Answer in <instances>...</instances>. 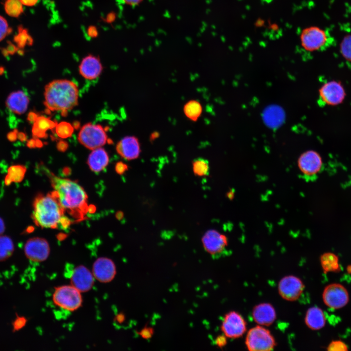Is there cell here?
I'll use <instances>...</instances> for the list:
<instances>
[{
    "instance_id": "cell-44",
    "label": "cell",
    "mask_w": 351,
    "mask_h": 351,
    "mask_svg": "<svg viewBox=\"0 0 351 351\" xmlns=\"http://www.w3.org/2000/svg\"><path fill=\"white\" fill-rule=\"evenodd\" d=\"M18 132L15 131L10 132L7 135V138L11 141H14L18 138Z\"/></svg>"
},
{
    "instance_id": "cell-32",
    "label": "cell",
    "mask_w": 351,
    "mask_h": 351,
    "mask_svg": "<svg viewBox=\"0 0 351 351\" xmlns=\"http://www.w3.org/2000/svg\"><path fill=\"white\" fill-rule=\"evenodd\" d=\"M15 41L20 47H23L26 44L31 45L33 39L27 30H20L19 35L15 38Z\"/></svg>"
},
{
    "instance_id": "cell-18",
    "label": "cell",
    "mask_w": 351,
    "mask_h": 351,
    "mask_svg": "<svg viewBox=\"0 0 351 351\" xmlns=\"http://www.w3.org/2000/svg\"><path fill=\"white\" fill-rule=\"evenodd\" d=\"M103 67L100 59L97 56L89 54L82 59L79 65V72L85 78L92 80L98 78L102 71Z\"/></svg>"
},
{
    "instance_id": "cell-16",
    "label": "cell",
    "mask_w": 351,
    "mask_h": 351,
    "mask_svg": "<svg viewBox=\"0 0 351 351\" xmlns=\"http://www.w3.org/2000/svg\"><path fill=\"white\" fill-rule=\"evenodd\" d=\"M323 165L320 155L316 151L310 150L301 155L299 159V165L304 175L312 176L316 175Z\"/></svg>"
},
{
    "instance_id": "cell-6",
    "label": "cell",
    "mask_w": 351,
    "mask_h": 351,
    "mask_svg": "<svg viewBox=\"0 0 351 351\" xmlns=\"http://www.w3.org/2000/svg\"><path fill=\"white\" fill-rule=\"evenodd\" d=\"M78 138L82 145L93 150L103 146L107 141V136L101 125L88 123L82 127Z\"/></svg>"
},
{
    "instance_id": "cell-17",
    "label": "cell",
    "mask_w": 351,
    "mask_h": 351,
    "mask_svg": "<svg viewBox=\"0 0 351 351\" xmlns=\"http://www.w3.org/2000/svg\"><path fill=\"white\" fill-rule=\"evenodd\" d=\"M117 153L128 160L136 159L140 153V146L138 139L134 136L124 137L117 144Z\"/></svg>"
},
{
    "instance_id": "cell-2",
    "label": "cell",
    "mask_w": 351,
    "mask_h": 351,
    "mask_svg": "<svg viewBox=\"0 0 351 351\" xmlns=\"http://www.w3.org/2000/svg\"><path fill=\"white\" fill-rule=\"evenodd\" d=\"M44 104L52 111H59L63 116L77 105L78 90L77 85L67 79L54 80L45 87Z\"/></svg>"
},
{
    "instance_id": "cell-23",
    "label": "cell",
    "mask_w": 351,
    "mask_h": 351,
    "mask_svg": "<svg viewBox=\"0 0 351 351\" xmlns=\"http://www.w3.org/2000/svg\"><path fill=\"white\" fill-rule=\"evenodd\" d=\"M56 121L52 120L49 117L44 116H38L32 129V133L34 138H45L47 136L46 132L56 127L57 125Z\"/></svg>"
},
{
    "instance_id": "cell-25",
    "label": "cell",
    "mask_w": 351,
    "mask_h": 351,
    "mask_svg": "<svg viewBox=\"0 0 351 351\" xmlns=\"http://www.w3.org/2000/svg\"><path fill=\"white\" fill-rule=\"evenodd\" d=\"M183 112L189 119L196 121L202 114V106L198 101L191 100L184 104Z\"/></svg>"
},
{
    "instance_id": "cell-38",
    "label": "cell",
    "mask_w": 351,
    "mask_h": 351,
    "mask_svg": "<svg viewBox=\"0 0 351 351\" xmlns=\"http://www.w3.org/2000/svg\"><path fill=\"white\" fill-rule=\"evenodd\" d=\"M26 320L23 317H18L14 322V328L16 330H19L23 327L25 324Z\"/></svg>"
},
{
    "instance_id": "cell-14",
    "label": "cell",
    "mask_w": 351,
    "mask_h": 351,
    "mask_svg": "<svg viewBox=\"0 0 351 351\" xmlns=\"http://www.w3.org/2000/svg\"><path fill=\"white\" fill-rule=\"evenodd\" d=\"M95 280L92 271L83 265L76 267L70 275L71 284L81 293L92 289Z\"/></svg>"
},
{
    "instance_id": "cell-30",
    "label": "cell",
    "mask_w": 351,
    "mask_h": 351,
    "mask_svg": "<svg viewBox=\"0 0 351 351\" xmlns=\"http://www.w3.org/2000/svg\"><path fill=\"white\" fill-rule=\"evenodd\" d=\"M55 128L57 135L62 138L70 136L74 130V128L71 124L65 121H62L58 124Z\"/></svg>"
},
{
    "instance_id": "cell-42",
    "label": "cell",
    "mask_w": 351,
    "mask_h": 351,
    "mask_svg": "<svg viewBox=\"0 0 351 351\" xmlns=\"http://www.w3.org/2000/svg\"><path fill=\"white\" fill-rule=\"evenodd\" d=\"M39 0H20L23 5L31 7L35 6Z\"/></svg>"
},
{
    "instance_id": "cell-45",
    "label": "cell",
    "mask_w": 351,
    "mask_h": 351,
    "mask_svg": "<svg viewBox=\"0 0 351 351\" xmlns=\"http://www.w3.org/2000/svg\"><path fill=\"white\" fill-rule=\"evenodd\" d=\"M5 230V226L4 222L2 218L0 217V235L2 234L4 232Z\"/></svg>"
},
{
    "instance_id": "cell-4",
    "label": "cell",
    "mask_w": 351,
    "mask_h": 351,
    "mask_svg": "<svg viewBox=\"0 0 351 351\" xmlns=\"http://www.w3.org/2000/svg\"><path fill=\"white\" fill-rule=\"evenodd\" d=\"M52 300L56 306L69 312L78 310L83 302L81 292L71 284L55 288Z\"/></svg>"
},
{
    "instance_id": "cell-40",
    "label": "cell",
    "mask_w": 351,
    "mask_h": 351,
    "mask_svg": "<svg viewBox=\"0 0 351 351\" xmlns=\"http://www.w3.org/2000/svg\"><path fill=\"white\" fill-rule=\"evenodd\" d=\"M57 148L60 152H64L68 148V145L66 141L61 140L57 144Z\"/></svg>"
},
{
    "instance_id": "cell-49",
    "label": "cell",
    "mask_w": 351,
    "mask_h": 351,
    "mask_svg": "<svg viewBox=\"0 0 351 351\" xmlns=\"http://www.w3.org/2000/svg\"><path fill=\"white\" fill-rule=\"evenodd\" d=\"M158 136V133H153L150 136L151 140H154L156 139Z\"/></svg>"
},
{
    "instance_id": "cell-50",
    "label": "cell",
    "mask_w": 351,
    "mask_h": 351,
    "mask_svg": "<svg viewBox=\"0 0 351 351\" xmlns=\"http://www.w3.org/2000/svg\"><path fill=\"white\" fill-rule=\"evenodd\" d=\"M73 127H74V128H76V126H77V128H78L79 126V122H78V121L75 122L74 123V125H73Z\"/></svg>"
},
{
    "instance_id": "cell-24",
    "label": "cell",
    "mask_w": 351,
    "mask_h": 351,
    "mask_svg": "<svg viewBox=\"0 0 351 351\" xmlns=\"http://www.w3.org/2000/svg\"><path fill=\"white\" fill-rule=\"evenodd\" d=\"M26 171V167L23 165L17 164L10 166L4 178L5 184L9 186L13 182H20L23 179Z\"/></svg>"
},
{
    "instance_id": "cell-8",
    "label": "cell",
    "mask_w": 351,
    "mask_h": 351,
    "mask_svg": "<svg viewBox=\"0 0 351 351\" xmlns=\"http://www.w3.org/2000/svg\"><path fill=\"white\" fill-rule=\"evenodd\" d=\"M223 334L227 338H239L247 331V323L243 316L235 311H231L224 316L221 325Z\"/></svg>"
},
{
    "instance_id": "cell-3",
    "label": "cell",
    "mask_w": 351,
    "mask_h": 351,
    "mask_svg": "<svg viewBox=\"0 0 351 351\" xmlns=\"http://www.w3.org/2000/svg\"><path fill=\"white\" fill-rule=\"evenodd\" d=\"M32 218L35 224L42 228H60L64 217V210L58 200L49 193L38 194L33 203Z\"/></svg>"
},
{
    "instance_id": "cell-33",
    "label": "cell",
    "mask_w": 351,
    "mask_h": 351,
    "mask_svg": "<svg viewBox=\"0 0 351 351\" xmlns=\"http://www.w3.org/2000/svg\"><path fill=\"white\" fill-rule=\"evenodd\" d=\"M9 32V27L6 20L0 15V41L4 39Z\"/></svg>"
},
{
    "instance_id": "cell-19",
    "label": "cell",
    "mask_w": 351,
    "mask_h": 351,
    "mask_svg": "<svg viewBox=\"0 0 351 351\" xmlns=\"http://www.w3.org/2000/svg\"><path fill=\"white\" fill-rule=\"evenodd\" d=\"M254 320L258 325L269 326L275 320L276 313L273 306L269 303H262L255 306L252 311Z\"/></svg>"
},
{
    "instance_id": "cell-43",
    "label": "cell",
    "mask_w": 351,
    "mask_h": 351,
    "mask_svg": "<svg viewBox=\"0 0 351 351\" xmlns=\"http://www.w3.org/2000/svg\"><path fill=\"white\" fill-rule=\"evenodd\" d=\"M38 117V115L34 112H31L27 115V120L28 121L34 123L36 118Z\"/></svg>"
},
{
    "instance_id": "cell-11",
    "label": "cell",
    "mask_w": 351,
    "mask_h": 351,
    "mask_svg": "<svg viewBox=\"0 0 351 351\" xmlns=\"http://www.w3.org/2000/svg\"><path fill=\"white\" fill-rule=\"evenodd\" d=\"M24 254L29 260L37 263L45 261L50 253L48 241L43 238L35 237L29 239L24 247Z\"/></svg>"
},
{
    "instance_id": "cell-1",
    "label": "cell",
    "mask_w": 351,
    "mask_h": 351,
    "mask_svg": "<svg viewBox=\"0 0 351 351\" xmlns=\"http://www.w3.org/2000/svg\"><path fill=\"white\" fill-rule=\"evenodd\" d=\"M45 172L54 189L51 193L58 200L64 212L77 221L85 218L89 207L88 196L83 188L74 181L58 177L47 170Z\"/></svg>"
},
{
    "instance_id": "cell-13",
    "label": "cell",
    "mask_w": 351,
    "mask_h": 351,
    "mask_svg": "<svg viewBox=\"0 0 351 351\" xmlns=\"http://www.w3.org/2000/svg\"><path fill=\"white\" fill-rule=\"evenodd\" d=\"M92 272L96 280L102 283L112 281L117 274L114 262L106 257H99L93 263Z\"/></svg>"
},
{
    "instance_id": "cell-31",
    "label": "cell",
    "mask_w": 351,
    "mask_h": 351,
    "mask_svg": "<svg viewBox=\"0 0 351 351\" xmlns=\"http://www.w3.org/2000/svg\"><path fill=\"white\" fill-rule=\"evenodd\" d=\"M340 52L347 60L351 61V35L344 37L340 44Z\"/></svg>"
},
{
    "instance_id": "cell-12",
    "label": "cell",
    "mask_w": 351,
    "mask_h": 351,
    "mask_svg": "<svg viewBox=\"0 0 351 351\" xmlns=\"http://www.w3.org/2000/svg\"><path fill=\"white\" fill-rule=\"evenodd\" d=\"M322 296L324 303L333 309L343 307L349 301L347 290L339 284H332L327 286L323 291Z\"/></svg>"
},
{
    "instance_id": "cell-29",
    "label": "cell",
    "mask_w": 351,
    "mask_h": 351,
    "mask_svg": "<svg viewBox=\"0 0 351 351\" xmlns=\"http://www.w3.org/2000/svg\"><path fill=\"white\" fill-rule=\"evenodd\" d=\"M194 174L198 176H204L209 174L210 166L208 160L202 157L196 158L192 161Z\"/></svg>"
},
{
    "instance_id": "cell-26",
    "label": "cell",
    "mask_w": 351,
    "mask_h": 351,
    "mask_svg": "<svg viewBox=\"0 0 351 351\" xmlns=\"http://www.w3.org/2000/svg\"><path fill=\"white\" fill-rule=\"evenodd\" d=\"M14 250L12 239L6 235H0V262L5 261L10 257Z\"/></svg>"
},
{
    "instance_id": "cell-20",
    "label": "cell",
    "mask_w": 351,
    "mask_h": 351,
    "mask_svg": "<svg viewBox=\"0 0 351 351\" xmlns=\"http://www.w3.org/2000/svg\"><path fill=\"white\" fill-rule=\"evenodd\" d=\"M29 103L28 96L21 90L12 92L8 96L5 101L6 106L9 110L19 115L26 111Z\"/></svg>"
},
{
    "instance_id": "cell-22",
    "label": "cell",
    "mask_w": 351,
    "mask_h": 351,
    "mask_svg": "<svg viewBox=\"0 0 351 351\" xmlns=\"http://www.w3.org/2000/svg\"><path fill=\"white\" fill-rule=\"evenodd\" d=\"M305 323L309 328L312 330L322 329L326 323L323 311L317 307L309 308L305 314Z\"/></svg>"
},
{
    "instance_id": "cell-21",
    "label": "cell",
    "mask_w": 351,
    "mask_h": 351,
    "mask_svg": "<svg viewBox=\"0 0 351 351\" xmlns=\"http://www.w3.org/2000/svg\"><path fill=\"white\" fill-rule=\"evenodd\" d=\"M109 156L106 151L99 147L93 150L87 160V164L94 172L98 173L102 171L109 163Z\"/></svg>"
},
{
    "instance_id": "cell-37",
    "label": "cell",
    "mask_w": 351,
    "mask_h": 351,
    "mask_svg": "<svg viewBox=\"0 0 351 351\" xmlns=\"http://www.w3.org/2000/svg\"><path fill=\"white\" fill-rule=\"evenodd\" d=\"M128 169V166L122 162H117L115 166L116 171L119 175H122Z\"/></svg>"
},
{
    "instance_id": "cell-10",
    "label": "cell",
    "mask_w": 351,
    "mask_h": 351,
    "mask_svg": "<svg viewBox=\"0 0 351 351\" xmlns=\"http://www.w3.org/2000/svg\"><path fill=\"white\" fill-rule=\"evenodd\" d=\"M305 288L302 281L298 277L289 275L284 276L279 281L278 292L284 300L294 301L297 300Z\"/></svg>"
},
{
    "instance_id": "cell-15",
    "label": "cell",
    "mask_w": 351,
    "mask_h": 351,
    "mask_svg": "<svg viewBox=\"0 0 351 351\" xmlns=\"http://www.w3.org/2000/svg\"><path fill=\"white\" fill-rule=\"evenodd\" d=\"M205 251L211 255H216L222 252L227 246L226 237L216 230L206 232L201 239Z\"/></svg>"
},
{
    "instance_id": "cell-5",
    "label": "cell",
    "mask_w": 351,
    "mask_h": 351,
    "mask_svg": "<svg viewBox=\"0 0 351 351\" xmlns=\"http://www.w3.org/2000/svg\"><path fill=\"white\" fill-rule=\"evenodd\" d=\"M245 345L250 351H270L276 345L274 337L270 330L258 325L250 329L245 338Z\"/></svg>"
},
{
    "instance_id": "cell-35",
    "label": "cell",
    "mask_w": 351,
    "mask_h": 351,
    "mask_svg": "<svg viewBox=\"0 0 351 351\" xmlns=\"http://www.w3.org/2000/svg\"><path fill=\"white\" fill-rule=\"evenodd\" d=\"M154 332L153 329L151 327H144L139 332L140 336L144 339L151 338Z\"/></svg>"
},
{
    "instance_id": "cell-28",
    "label": "cell",
    "mask_w": 351,
    "mask_h": 351,
    "mask_svg": "<svg viewBox=\"0 0 351 351\" xmlns=\"http://www.w3.org/2000/svg\"><path fill=\"white\" fill-rule=\"evenodd\" d=\"M4 9L7 15L13 18L19 17L23 12V4L20 0H6Z\"/></svg>"
},
{
    "instance_id": "cell-48",
    "label": "cell",
    "mask_w": 351,
    "mask_h": 351,
    "mask_svg": "<svg viewBox=\"0 0 351 351\" xmlns=\"http://www.w3.org/2000/svg\"><path fill=\"white\" fill-rule=\"evenodd\" d=\"M35 138L36 147L40 148L43 146L42 142L38 138Z\"/></svg>"
},
{
    "instance_id": "cell-47",
    "label": "cell",
    "mask_w": 351,
    "mask_h": 351,
    "mask_svg": "<svg viewBox=\"0 0 351 351\" xmlns=\"http://www.w3.org/2000/svg\"><path fill=\"white\" fill-rule=\"evenodd\" d=\"M18 138L23 141L26 139V136L24 133L22 132H19L18 133Z\"/></svg>"
},
{
    "instance_id": "cell-39",
    "label": "cell",
    "mask_w": 351,
    "mask_h": 351,
    "mask_svg": "<svg viewBox=\"0 0 351 351\" xmlns=\"http://www.w3.org/2000/svg\"><path fill=\"white\" fill-rule=\"evenodd\" d=\"M87 33L88 35L92 38H95L97 37L98 35V28L94 25H90L88 27L87 30Z\"/></svg>"
},
{
    "instance_id": "cell-36",
    "label": "cell",
    "mask_w": 351,
    "mask_h": 351,
    "mask_svg": "<svg viewBox=\"0 0 351 351\" xmlns=\"http://www.w3.org/2000/svg\"><path fill=\"white\" fill-rule=\"evenodd\" d=\"M227 343V337L224 335L217 336L215 339V344L219 348H223Z\"/></svg>"
},
{
    "instance_id": "cell-46",
    "label": "cell",
    "mask_w": 351,
    "mask_h": 351,
    "mask_svg": "<svg viewBox=\"0 0 351 351\" xmlns=\"http://www.w3.org/2000/svg\"><path fill=\"white\" fill-rule=\"evenodd\" d=\"M27 146L30 148H34L36 147L35 144V138L31 139L28 140L27 142Z\"/></svg>"
},
{
    "instance_id": "cell-34",
    "label": "cell",
    "mask_w": 351,
    "mask_h": 351,
    "mask_svg": "<svg viewBox=\"0 0 351 351\" xmlns=\"http://www.w3.org/2000/svg\"><path fill=\"white\" fill-rule=\"evenodd\" d=\"M329 351H346L347 346L342 342L336 341L332 342L328 346Z\"/></svg>"
},
{
    "instance_id": "cell-41",
    "label": "cell",
    "mask_w": 351,
    "mask_h": 351,
    "mask_svg": "<svg viewBox=\"0 0 351 351\" xmlns=\"http://www.w3.org/2000/svg\"><path fill=\"white\" fill-rule=\"evenodd\" d=\"M127 5L130 6H136L139 5L143 0H122Z\"/></svg>"
},
{
    "instance_id": "cell-9",
    "label": "cell",
    "mask_w": 351,
    "mask_h": 351,
    "mask_svg": "<svg viewBox=\"0 0 351 351\" xmlns=\"http://www.w3.org/2000/svg\"><path fill=\"white\" fill-rule=\"evenodd\" d=\"M328 37L326 32L316 26L305 28L300 35L302 47L307 51H318L328 42Z\"/></svg>"
},
{
    "instance_id": "cell-27",
    "label": "cell",
    "mask_w": 351,
    "mask_h": 351,
    "mask_svg": "<svg viewBox=\"0 0 351 351\" xmlns=\"http://www.w3.org/2000/svg\"><path fill=\"white\" fill-rule=\"evenodd\" d=\"M320 263L325 272H335L339 269L338 257L333 253L323 254L320 257Z\"/></svg>"
},
{
    "instance_id": "cell-7",
    "label": "cell",
    "mask_w": 351,
    "mask_h": 351,
    "mask_svg": "<svg viewBox=\"0 0 351 351\" xmlns=\"http://www.w3.org/2000/svg\"><path fill=\"white\" fill-rule=\"evenodd\" d=\"M318 94L320 100L329 106L341 104L346 96L343 85L340 81L336 80L324 83L319 89Z\"/></svg>"
}]
</instances>
